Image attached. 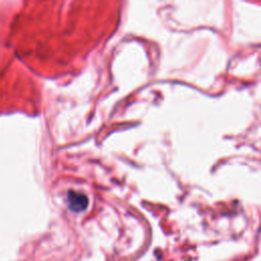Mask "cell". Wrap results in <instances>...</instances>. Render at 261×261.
Segmentation results:
<instances>
[{
    "mask_svg": "<svg viewBox=\"0 0 261 261\" xmlns=\"http://www.w3.org/2000/svg\"><path fill=\"white\" fill-rule=\"evenodd\" d=\"M68 203L70 209L75 212V213H80L83 212L87 209L89 200L88 197L77 191H69L68 193Z\"/></svg>",
    "mask_w": 261,
    "mask_h": 261,
    "instance_id": "obj_1",
    "label": "cell"
}]
</instances>
